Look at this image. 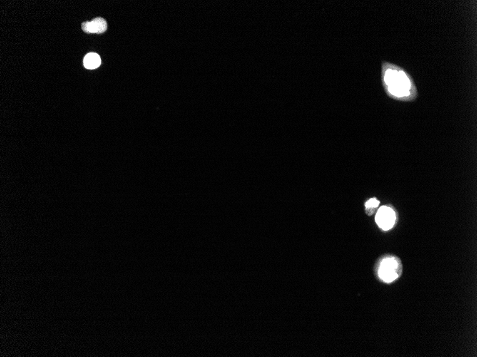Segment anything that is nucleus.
<instances>
[{"label":"nucleus","mask_w":477,"mask_h":357,"mask_svg":"<svg viewBox=\"0 0 477 357\" xmlns=\"http://www.w3.org/2000/svg\"><path fill=\"white\" fill-rule=\"evenodd\" d=\"M107 24L103 18H96L93 21L88 22L82 24V29L89 34H102L106 31Z\"/></svg>","instance_id":"nucleus-3"},{"label":"nucleus","mask_w":477,"mask_h":357,"mask_svg":"<svg viewBox=\"0 0 477 357\" xmlns=\"http://www.w3.org/2000/svg\"><path fill=\"white\" fill-rule=\"evenodd\" d=\"M398 268H399V264L394 258H388L384 260L380 267V278L386 282L394 281L399 276V274L396 272Z\"/></svg>","instance_id":"nucleus-1"},{"label":"nucleus","mask_w":477,"mask_h":357,"mask_svg":"<svg viewBox=\"0 0 477 357\" xmlns=\"http://www.w3.org/2000/svg\"><path fill=\"white\" fill-rule=\"evenodd\" d=\"M396 214L392 209L388 207L381 208L376 216V222L384 230H389L394 227Z\"/></svg>","instance_id":"nucleus-2"},{"label":"nucleus","mask_w":477,"mask_h":357,"mask_svg":"<svg viewBox=\"0 0 477 357\" xmlns=\"http://www.w3.org/2000/svg\"><path fill=\"white\" fill-rule=\"evenodd\" d=\"M379 205V201L376 198H372L368 201L366 204V208L367 209L376 208Z\"/></svg>","instance_id":"nucleus-5"},{"label":"nucleus","mask_w":477,"mask_h":357,"mask_svg":"<svg viewBox=\"0 0 477 357\" xmlns=\"http://www.w3.org/2000/svg\"><path fill=\"white\" fill-rule=\"evenodd\" d=\"M100 64L101 60L97 54H88L84 58V66L88 70H95L100 66Z\"/></svg>","instance_id":"nucleus-4"}]
</instances>
